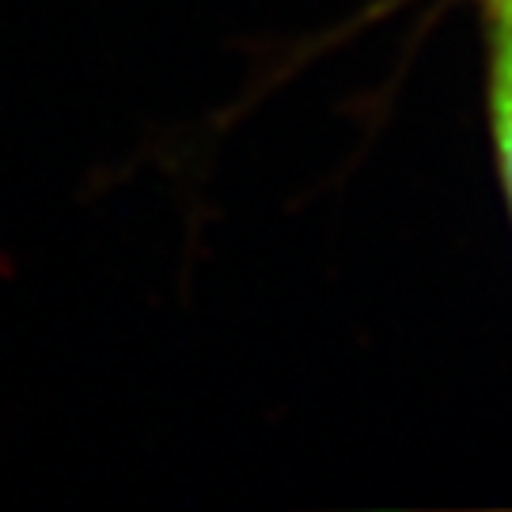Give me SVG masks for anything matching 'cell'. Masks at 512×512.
Returning a JSON list of instances; mask_svg holds the SVG:
<instances>
[{
	"label": "cell",
	"instance_id": "obj_1",
	"mask_svg": "<svg viewBox=\"0 0 512 512\" xmlns=\"http://www.w3.org/2000/svg\"><path fill=\"white\" fill-rule=\"evenodd\" d=\"M490 122H494L497 167L512 209V16L494 12V57H490Z\"/></svg>",
	"mask_w": 512,
	"mask_h": 512
},
{
	"label": "cell",
	"instance_id": "obj_2",
	"mask_svg": "<svg viewBox=\"0 0 512 512\" xmlns=\"http://www.w3.org/2000/svg\"><path fill=\"white\" fill-rule=\"evenodd\" d=\"M494 12H505V16H512V0H494Z\"/></svg>",
	"mask_w": 512,
	"mask_h": 512
}]
</instances>
